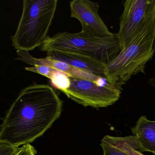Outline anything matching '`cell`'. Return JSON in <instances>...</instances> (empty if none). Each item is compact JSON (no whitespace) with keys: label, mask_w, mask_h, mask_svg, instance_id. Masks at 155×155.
I'll return each mask as SVG.
<instances>
[{"label":"cell","mask_w":155,"mask_h":155,"mask_svg":"<svg viewBox=\"0 0 155 155\" xmlns=\"http://www.w3.org/2000/svg\"><path fill=\"white\" fill-rule=\"evenodd\" d=\"M63 102L49 85L24 88L0 126V141L19 147L42 136L61 116Z\"/></svg>","instance_id":"1"},{"label":"cell","mask_w":155,"mask_h":155,"mask_svg":"<svg viewBox=\"0 0 155 155\" xmlns=\"http://www.w3.org/2000/svg\"><path fill=\"white\" fill-rule=\"evenodd\" d=\"M155 5L147 14L130 43L106 66L105 78L113 86H122L134 76L144 73L154 55Z\"/></svg>","instance_id":"2"},{"label":"cell","mask_w":155,"mask_h":155,"mask_svg":"<svg viewBox=\"0 0 155 155\" xmlns=\"http://www.w3.org/2000/svg\"><path fill=\"white\" fill-rule=\"evenodd\" d=\"M58 0H24L22 13L12 45L29 52L40 47L47 37L57 9Z\"/></svg>","instance_id":"3"},{"label":"cell","mask_w":155,"mask_h":155,"mask_svg":"<svg viewBox=\"0 0 155 155\" xmlns=\"http://www.w3.org/2000/svg\"><path fill=\"white\" fill-rule=\"evenodd\" d=\"M42 52L57 50L81 53L107 64L121 51L117 33L106 38H94L82 34L63 32L47 36L39 47Z\"/></svg>","instance_id":"4"},{"label":"cell","mask_w":155,"mask_h":155,"mask_svg":"<svg viewBox=\"0 0 155 155\" xmlns=\"http://www.w3.org/2000/svg\"><path fill=\"white\" fill-rule=\"evenodd\" d=\"M71 86L64 93L78 104L96 109L110 106L117 102L122 90L109 83L104 85L95 81L70 76Z\"/></svg>","instance_id":"5"},{"label":"cell","mask_w":155,"mask_h":155,"mask_svg":"<svg viewBox=\"0 0 155 155\" xmlns=\"http://www.w3.org/2000/svg\"><path fill=\"white\" fill-rule=\"evenodd\" d=\"M155 5V0L125 1L117 33L121 51L130 43L147 14Z\"/></svg>","instance_id":"6"},{"label":"cell","mask_w":155,"mask_h":155,"mask_svg":"<svg viewBox=\"0 0 155 155\" xmlns=\"http://www.w3.org/2000/svg\"><path fill=\"white\" fill-rule=\"evenodd\" d=\"M71 17L81 23L82 34L94 38H106L113 35L98 14L99 4L89 0L70 2Z\"/></svg>","instance_id":"7"},{"label":"cell","mask_w":155,"mask_h":155,"mask_svg":"<svg viewBox=\"0 0 155 155\" xmlns=\"http://www.w3.org/2000/svg\"><path fill=\"white\" fill-rule=\"evenodd\" d=\"M47 56L66 63L73 67L88 71L99 77L105 78L106 64L81 53L69 51L50 50Z\"/></svg>","instance_id":"8"},{"label":"cell","mask_w":155,"mask_h":155,"mask_svg":"<svg viewBox=\"0 0 155 155\" xmlns=\"http://www.w3.org/2000/svg\"><path fill=\"white\" fill-rule=\"evenodd\" d=\"M16 52L20 56L16 59L33 66H45L51 67L63 72L70 76L79 79L95 81L99 77L91 72L73 67L66 63L54 60L48 56L43 58H35L32 56L29 52L24 50H17Z\"/></svg>","instance_id":"9"},{"label":"cell","mask_w":155,"mask_h":155,"mask_svg":"<svg viewBox=\"0 0 155 155\" xmlns=\"http://www.w3.org/2000/svg\"><path fill=\"white\" fill-rule=\"evenodd\" d=\"M131 131L140 146V152H150L155 155V121L142 116Z\"/></svg>","instance_id":"10"},{"label":"cell","mask_w":155,"mask_h":155,"mask_svg":"<svg viewBox=\"0 0 155 155\" xmlns=\"http://www.w3.org/2000/svg\"><path fill=\"white\" fill-rule=\"evenodd\" d=\"M101 142L107 143L129 155H145L140 152V146L134 135L125 137L106 135Z\"/></svg>","instance_id":"11"},{"label":"cell","mask_w":155,"mask_h":155,"mask_svg":"<svg viewBox=\"0 0 155 155\" xmlns=\"http://www.w3.org/2000/svg\"><path fill=\"white\" fill-rule=\"evenodd\" d=\"M50 79L54 86L63 93L69 89L71 86L70 76L65 73L56 69Z\"/></svg>","instance_id":"12"},{"label":"cell","mask_w":155,"mask_h":155,"mask_svg":"<svg viewBox=\"0 0 155 155\" xmlns=\"http://www.w3.org/2000/svg\"><path fill=\"white\" fill-rule=\"evenodd\" d=\"M25 70L39 74L50 79L55 69L45 66H35L32 67H25Z\"/></svg>","instance_id":"13"},{"label":"cell","mask_w":155,"mask_h":155,"mask_svg":"<svg viewBox=\"0 0 155 155\" xmlns=\"http://www.w3.org/2000/svg\"><path fill=\"white\" fill-rule=\"evenodd\" d=\"M100 146L103 149V155H129L124 151L105 142H101Z\"/></svg>","instance_id":"14"},{"label":"cell","mask_w":155,"mask_h":155,"mask_svg":"<svg viewBox=\"0 0 155 155\" xmlns=\"http://www.w3.org/2000/svg\"><path fill=\"white\" fill-rule=\"evenodd\" d=\"M19 149V147L0 141V155H16Z\"/></svg>","instance_id":"15"},{"label":"cell","mask_w":155,"mask_h":155,"mask_svg":"<svg viewBox=\"0 0 155 155\" xmlns=\"http://www.w3.org/2000/svg\"><path fill=\"white\" fill-rule=\"evenodd\" d=\"M36 150L31 144L25 145L20 147L16 155H35Z\"/></svg>","instance_id":"16"},{"label":"cell","mask_w":155,"mask_h":155,"mask_svg":"<svg viewBox=\"0 0 155 155\" xmlns=\"http://www.w3.org/2000/svg\"><path fill=\"white\" fill-rule=\"evenodd\" d=\"M148 84L155 88V77L149 78L148 79Z\"/></svg>","instance_id":"17"},{"label":"cell","mask_w":155,"mask_h":155,"mask_svg":"<svg viewBox=\"0 0 155 155\" xmlns=\"http://www.w3.org/2000/svg\"><path fill=\"white\" fill-rule=\"evenodd\" d=\"M154 49H155V42H154Z\"/></svg>","instance_id":"18"}]
</instances>
